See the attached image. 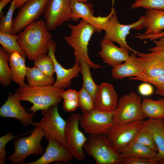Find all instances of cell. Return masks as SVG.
Segmentation results:
<instances>
[{
  "label": "cell",
  "instance_id": "obj_18",
  "mask_svg": "<svg viewBox=\"0 0 164 164\" xmlns=\"http://www.w3.org/2000/svg\"><path fill=\"white\" fill-rule=\"evenodd\" d=\"M99 56L106 63L114 67L122 63L129 57V50L126 48L118 47L109 40L102 39Z\"/></svg>",
  "mask_w": 164,
  "mask_h": 164
},
{
  "label": "cell",
  "instance_id": "obj_34",
  "mask_svg": "<svg viewBox=\"0 0 164 164\" xmlns=\"http://www.w3.org/2000/svg\"><path fill=\"white\" fill-rule=\"evenodd\" d=\"M79 107L83 114L89 112L94 109V98L83 87L78 91Z\"/></svg>",
  "mask_w": 164,
  "mask_h": 164
},
{
  "label": "cell",
  "instance_id": "obj_36",
  "mask_svg": "<svg viewBox=\"0 0 164 164\" xmlns=\"http://www.w3.org/2000/svg\"><path fill=\"white\" fill-rule=\"evenodd\" d=\"M142 7L147 9L164 10V0H135L131 5L132 9Z\"/></svg>",
  "mask_w": 164,
  "mask_h": 164
},
{
  "label": "cell",
  "instance_id": "obj_7",
  "mask_svg": "<svg viewBox=\"0 0 164 164\" xmlns=\"http://www.w3.org/2000/svg\"><path fill=\"white\" fill-rule=\"evenodd\" d=\"M141 97L132 91L119 98L118 106L114 111V125L143 121L145 118L141 108Z\"/></svg>",
  "mask_w": 164,
  "mask_h": 164
},
{
  "label": "cell",
  "instance_id": "obj_22",
  "mask_svg": "<svg viewBox=\"0 0 164 164\" xmlns=\"http://www.w3.org/2000/svg\"><path fill=\"white\" fill-rule=\"evenodd\" d=\"M144 19V27L146 29L143 35L159 33L164 30V10L147 9Z\"/></svg>",
  "mask_w": 164,
  "mask_h": 164
},
{
  "label": "cell",
  "instance_id": "obj_14",
  "mask_svg": "<svg viewBox=\"0 0 164 164\" xmlns=\"http://www.w3.org/2000/svg\"><path fill=\"white\" fill-rule=\"evenodd\" d=\"M56 46V44L53 40L49 41L47 55L53 62L56 76V80L53 85L57 88L64 89L71 85L72 79L78 76L80 72V63L75 61L71 68L66 69L63 67L57 61L55 56Z\"/></svg>",
  "mask_w": 164,
  "mask_h": 164
},
{
  "label": "cell",
  "instance_id": "obj_11",
  "mask_svg": "<svg viewBox=\"0 0 164 164\" xmlns=\"http://www.w3.org/2000/svg\"><path fill=\"white\" fill-rule=\"evenodd\" d=\"M114 111L104 112L94 109L81 115L79 125L88 134H106L114 125Z\"/></svg>",
  "mask_w": 164,
  "mask_h": 164
},
{
  "label": "cell",
  "instance_id": "obj_30",
  "mask_svg": "<svg viewBox=\"0 0 164 164\" xmlns=\"http://www.w3.org/2000/svg\"><path fill=\"white\" fill-rule=\"evenodd\" d=\"M9 54L1 47H0V83L4 87L10 85L12 74L8 64Z\"/></svg>",
  "mask_w": 164,
  "mask_h": 164
},
{
  "label": "cell",
  "instance_id": "obj_26",
  "mask_svg": "<svg viewBox=\"0 0 164 164\" xmlns=\"http://www.w3.org/2000/svg\"><path fill=\"white\" fill-rule=\"evenodd\" d=\"M26 79L28 85L32 87L52 85L55 81L53 77H50L35 66H27Z\"/></svg>",
  "mask_w": 164,
  "mask_h": 164
},
{
  "label": "cell",
  "instance_id": "obj_45",
  "mask_svg": "<svg viewBox=\"0 0 164 164\" xmlns=\"http://www.w3.org/2000/svg\"><path fill=\"white\" fill-rule=\"evenodd\" d=\"M28 0H12L16 7L19 8L23 5Z\"/></svg>",
  "mask_w": 164,
  "mask_h": 164
},
{
  "label": "cell",
  "instance_id": "obj_38",
  "mask_svg": "<svg viewBox=\"0 0 164 164\" xmlns=\"http://www.w3.org/2000/svg\"><path fill=\"white\" fill-rule=\"evenodd\" d=\"M159 163L155 157L146 158L122 157L121 164H156Z\"/></svg>",
  "mask_w": 164,
  "mask_h": 164
},
{
  "label": "cell",
  "instance_id": "obj_47",
  "mask_svg": "<svg viewBox=\"0 0 164 164\" xmlns=\"http://www.w3.org/2000/svg\"><path fill=\"white\" fill-rule=\"evenodd\" d=\"M162 121H163V123H164V118H162Z\"/></svg>",
  "mask_w": 164,
  "mask_h": 164
},
{
  "label": "cell",
  "instance_id": "obj_29",
  "mask_svg": "<svg viewBox=\"0 0 164 164\" xmlns=\"http://www.w3.org/2000/svg\"><path fill=\"white\" fill-rule=\"evenodd\" d=\"M18 35L0 32V43L9 55L12 52H16L26 58L25 52L18 43Z\"/></svg>",
  "mask_w": 164,
  "mask_h": 164
},
{
  "label": "cell",
  "instance_id": "obj_8",
  "mask_svg": "<svg viewBox=\"0 0 164 164\" xmlns=\"http://www.w3.org/2000/svg\"><path fill=\"white\" fill-rule=\"evenodd\" d=\"M145 15L141 16L136 22L129 25H123L120 23L115 10L114 12L106 24L104 30L105 34L103 39L117 43L120 47L127 48L130 51L136 53L127 44L126 37L132 29L140 30L144 28Z\"/></svg>",
  "mask_w": 164,
  "mask_h": 164
},
{
  "label": "cell",
  "instance_id": "obj_40",
  "mask_svg": "<svg viewBox=\"0 0 164 164\" xmlns=\"http://www.w3.org/2000/svg\"><path fill=\"white\" fill-rule=\"evenodd\" d=\"M63 110L66 112H70L74 111L79 107V100H63Z\"/></svg>",
  "mask_w": 164,
  "mask_h": 164
},
{
  "label": "cell",
  "instance_id": "obj_32",
  "mask_svg": "<svg viewBox=\"0 0 164 164\" xmlns=\"http://www.w3.org/2000/svg\"><path fill=\"white\" fill-rule=\"evenodd\" d=\"M131 79L147 82L153 84L156 88L155 94L164 97V74L153 77L143 73L138 76L131 77Z\"/></svg>",
  "mask_w": 164,
  "mask_h": 164
},
{
  "label": "cell",
  "instance_id": "obj_31",
  "mask_svg": "<svg viewBox=\"0 0 164 164\" xmlns=\"http://www.w3.org/2000/svg\"><path fill=\"white\" fill-rule=\"evenodd\" d=\"M133 140L147 146L157 153L158 149L154 142L152 134L143 123Z\"/></svg>",
  "mask_w": 164,
  "mask_h": 164
},
{
  "label": "cell",
  "instance_id": "obj_17",
  "mask_svg": "<svg viewBox=\"0 0 164 164\" xmlns=\"http://www.w3.org/2000/svg\"><path fill=\"white\" fill-rule=\"evenodd\" d=\"M118 97L114 86L108 82H103L99 86L94 99V109L104 112H112L117 108Z\"/></svg>",
  "mask_w": 164,
  "mask_h": 164
},
{
  "label": "cell",
  "instance_id": "obj_27",
  "mask_svg": "<svg viewBox=\"0 0 164 164\" xmlns=\"http://www.w3.org/2000/svg\"><path fill=\"white\" fill-rule=\"evenodd\" d=\"M70 6L72 10L71 19L73 21H77L80 18L84 19L94 15L93 4L70 0Z\"/></svg>",
  "mask_w": 164,
  "mask_h": 164
},
{
  "label": "cell",
  "instance_id": "obj_5",
  "mask_svg": "<svg viewBox=\"0 0 164 164\" xmlns=\"http://www.w3.org/2000/svg\"><path fill=\"white\" fill-rule=\"evenodd\" d=\"M44 136V133L42 129L35 126L29 136L18 138L13 142L14 152L7 157V159L13 164H21L30 155H42L44 149L41 141Z\"/></svg>",
  "mask_w": 164,
  "mask_h": 164
},
{
  "label": "cell",
  "instance_id": "obj_1",
  "mask_svg": "<svg viewBox=\"0 0 164 164\" xmlns=\"http://www.w3.org/2000/svg\"><path fill=\"white\" fill-rule=\"evenodd\" d=\"M44 20L40 19L30 24L18 33V43L26 56L34 61L47 54L48 43L53 36Z\"/></svg>",
  "mask_w": 164,
  "mask_h": 164
},
{
  "label": "cell",
  "instance_id": "obj_39",
  "mask_svg": "<svg viewBox=\"0 0 164 164\" xmlns=\"http://www.w3.org/2000/svg\"><path fill=\"white\" fill-rule=\"evenodd\" d=\"M159 40H153L155 43V46L148 49L151 52L158 56L164 61V37H161Z\"/></svg>",
  "mask_w": 164,
  "mask_h": 164
},
{
  "label": "cell",
  "instance_id": "obj_21",
  "mask_svg": "<svg viewBox=\"0 0 164 164\" xmlns=\"http://www.w3.org/2000/svg\"><path fill=\"white\" fill-rule=\"evenodd\" d=\"M143 124L151 132L158 149L155 158L159 161L164 159V123L162 118L149 119Z\"/></svg>",
  "mask_w": 164,
  "mask_h": 164
},
{
  "label": "cell",
  "instance_id": "obj_15",
  "mask_svg": "<svg viewBox=\"0 0 164 164\" xmlns=\"http://www.w3.org/2000/svg\"><path fill=\"white\" fill-rule=\"evenodd\" d=\"M16 94L9 93L7 100L0 108V116L2 118H11L18 120L25 127L32 124L34 114L28 113L20 104Z\"/></svg>",
  "mask_w": 164,
  "mask_h": 164
},
{
  "label": "cell",
  "instance_id": "obj_10",
  "mask_svg": "<svg viewBox=\"0 0 164 164\" xmlns=\"http://www.w3.org/2000/svg\"><path fill=\"white\" fill-rule=\"evenodd\" d=\"M49 0H28L13 20L12 34L16 35L43 15Z\"/></svg>",
  "mask_w": 164,
  "mask_h": 164
},
{
  "label": "cell",
  "instance_id": "obj_2",
  "mask_svg": "<svg viewBox=\"0 0 164 164\" xmlns=\"http://www.w3.org/2000/svg\"><path fill=\"white\" fill-rule=\"evenodd\" d=\"M64 89L55 87L53 85L32 87L28 85L20 87L15 91L19 99L32 104L29 110L34 114L38 111L46 109L51 106L57 104L63 100L60 94Z\"/></svg>",
  "mask_w": 164,
  "mask_h": 164
},
{
  "label": "cell",
  "instance_id": "obj_44",
  "mask_svg": "<svg viewBox=\"0 0 164 164\" xmlns=\"http://www.w3.org/2000/svg\"><path fill=\"white\" fill-rule=\"evenodd\" d=\"M12 0H1L0 1V18L4 15L2 9L4 7L9 3Z\"/></svg>",
  "mask_w": 164,
  "mask_h": 164
},
{
  "label": "cell",
  "instance_id": "obj_13",
  "mask_svg": "<svg viewBox=\"0 0 164 164\" xmlns=\"http://www.w3.org/2000/svg\"><path fill=\"white\" fill-rule=\"evenodd\" d=\"M70 0H49L43 17L49 31L71 19Z\"/></svg>",
  "mask_w": 164,
  "mask_h": 164
},
{
  "label": "cell",
  "instance_id": "obj_19",
  "mask_svg": "<svg viewBox=\"0 0 164 164\" xmlns=\"http://www.w3.org/2000/svg\"><path fill=\"white\" fill-rule=\"evenodd\" d=\"M143 73L136 53L133 52L123 63L118 65L111 70L112 77L121 79L127 77H136Z\"/></svg>",
  "mask_w": 164,
  "mask_h": 164
},
{
  "label": "cell",
  "instance_id": "obj_35",
  "mask_svg": "<svg viewBox=\"0 0 164 164\" xmlns=\"http://www.w3.org/2000/svg\"><path fill=\"white\" fill-rule=\"evenodd\" d=\"M16 9V7L12 0L6 14L0 18V32L12 34L13 20L12 16Z\"/></svg>",
  "mask_w": 164,
  "mask_h": 164
},
{
  "label": "cell",
  "instance_id": "obj_3",
  "mask_svg": "<svg viewBox=\"0 0 164 164\" xmlns=\"http://www.w3.org/2000/svg\"><path fill=\"white\" fill-rule=\"evenodd\" d=\"M68 26L71 30L70 34L65 36L64 39L73 49L75 61L80 63L84 60L93 69L102 68L93 62L88 54V46L92 35L97 32L96 28L82 19L76 25L69 24Z\"/></svg>",
  "mask_w": 164,
  "mask_h": 164
},
{
  "label": "cell",
  "instance_id": "obj_4",
  "mask_svg": "<svg viewBox=\"0 0 164 164\" xmlns=\"http://www.w3.org/2000/svg\"><path fill=\"white\" fill-rule=\"evenodd\" d=\"M83 148L97 164H121L122 157L111 146L106 134H89Z\"/></svg>",
  "mask_w": 164,
  "mask_h": 164
},
{
  "label": "cell",
  "instance_id": "obj_24",
  "mask_svg": "<svg viewBox=\"0 0 164 164\" xmlns=\"http://www.w3.org/2000/svg\"><path fill=\"white\" fill-rule=\"evenodd\" d=\"M141 108L145 118L149 119L164 118V102L162 99L154 100L144 98L142 100Z\"/></svg>",
  "mask_w": 164,
  "mask_h": 164
},
{
  "label": "cell",
  "instance_id": "obj_9",
  "mask_svg": "<svg viewBox=\"0 0 164 164\" xmlns=\"http://www.w3.org/2000/svg\"><path fill=\"white\" fill-rule=\"evenodd\" d=\"M81 115L74 113L69 116L66 120L64 132L67 149L75 159L80 161L85 158L83 147L88 139L79 128Z\"/></svg>",
  "mask_w": 164,
  "mask_h": 164
},
{
  "label": "cell",
  "instance_id": "obj_48",
  "mask_svg": "<svg viewBox=\"0 0 164 164\" xmlns=\"http://www.w3.org/2000/svg\"><path fill=\"white\" fill-rule=\"evenodd\" d=\"M163 99H164V97H163Z\"/></svg>",
  "mask_w": 164,
  "mask_h": 164
},
{
  "label": "cell",
  "instance_id": "obj_43",
  "mask_svg": "<svg viewBox=\"0 0 164 164\" xmlns=\"http://www.w3.org/2000/svg\"><path fill=\"white\" fill-rule=\"evenodd\" d=\"M162 36H164V32H162L161 33L151 35H144L142 34L140 35L135 37L141 39H149L150 40L152 41L159 39Z\"/></svg>",
  "mask_w": 164,
  "mask_h": 164
},
{
  "label": "cell",
  "instance_id": "obj_37",
  "mask_svg": "<svg viewBox=\"0 0 164 164\" xmlns=\"http://www.w3.org/2000/svg\"><path fill=\"white\" fill-rule=\"evenodd\" d=\"M22 133L17 136H13L14 133L12 132L8 133L6 135L0 137V164H5L6 159V155L7 154L5 146L10 140L18 136L26 134Z\"/></svg>",
  "mask_w": 164,
  "mask_h": 164
},
{
  "label": "cell",
  "instance_id": "obj_28",
  "mask_svg": "<svg viewBox=\"0 0 164 164\" xmlns=\"http://www.w3.org/2000/svg\"><path fill=\"white\" fill-rule=\"evenodd\" d=\"M80 73L82 74L83 83L82 87L91 95L94 99L98 91L99 85L94 81L90 70L91 67L85 61L81 60L80 62Z\"/></svg>",
  "mask_w": 164,
  "mask_h": 164
},
{
  "label": "cell",
  "instance_id": "obj_23",
  "mask_svg": "<svg viewBox=\"0 0 164 164\" xmlns=\"http://www.w3.org/2000/svg\"><path fill=\"white\" fill-rule=\"evenodd\" d=\"M25 57L16 52L9 55L8 61L12 74V80L20 87L27 85L24 82L27 70Z\"/></svg>",
  "mask_w": 164,
  "mask_h": 164
},
{
  "label": "cell",
  "instance_id": "obj_6",
  "mask_svg": "<svg viewBox=\"0 0 164 164\" xmlns=\"http://www.w3.org/2000/svg\"><path fill=\"white\" fill-rule=\"evenodd\" d=\"M58 108L57 104L42 110L43 117L39 122H33L32 125L39 127L42 129L47 140L53 138L67 146L64 134L66 121L60 115Z\"/></svg>",
  "mask_w": 164,
  "mask_h": 164
},
{
  "label": "cell",
  "instance_id": "obj_33",
  "mask_svg": "<svg viewBox=\"0 0 164 164\" xmlns=\"http://www.w3.org/2000/svg\"><path fill=\"white\" fill-rule=\"evenodd\" d=\"M34 62L35 67L48 77H53L55 73L54 64L48 55H43Z\"/></svg>",
  "mask_w": 164,
  "mask_h": 164
},
{
  "label": "cell",
  "instance_id": "obj_25",
  "mask_svg": "<svg viewBox=\"0 0 164 164\" xmlns=\"http://www.w3.org/2000/svg\"><path fill=\"white\" fill-rule=\"evenodd\" d=\"M122 157L150 158L155 157L157 152L147 146L133 140L120 152Z\"/></svg>",
  "mask_w": 164,
  "mask_h": 164
},
{
  "label": "cell",
  "instance_id": "obj_20",
  "mask_svg": "<svg viewBox=\"0 0 164 164\" xmlns=\"http://www.w3.org/2000/svg\"><path fill=\"white\" fill-rule=\"evenodd\" d=\"M136 54L144 73L153 77L164 74V61L158 56L151 52Z\"/></svg>",
  "mask_w": 164,
  "mask_h": 164
},
{
  "label": "cell",
  "instance_id": "obj_16",
  "mask_svg": "<svg viewBox=\"0 0 164 164\" xmlns=\"http://www.w3.org/2000/svg\"><path fill=\"white\" fill-rule=\"evenodd\" d=\"M44 153L38 159L25 164H48L55 162L69 163L74 157L67 146L56 140L50 138Z\"/></svg>",
  "mask_w": 164,
  "mask_h": 164
},
{
  "label": "cell",
  "instance_id": "obj_42",
  "mask_svg": "<svg viewBox=\"0 0 164 164\" xmlns=\"http://www.w3.org/2000/svg\"><path fill=\"white\" fill-rule=\"evenodd\" d=\"M138 90L140 93L144 96L150 95L153 92L152 86L147 83H144L141 84L138 87Z\"/></svg>",
  "mask_w": 164,
  "mask_h": 164
},
{
  "label": "cell",
  "instance_id": "obj_41",
  "mask_svg": "<svg viewBox=\"0 0 164 164\" xmlns=\"http://www.w3.org/2000/svg\"><path fill=\"white\" fill-rule=\"evenodd\" d=\"M60 96L63 100L74 101L78 100V92L73 90L70 89L65 91L60 94Z\"/></svg>",
  "mask_w": 164,
  "mask_h": 164
},
{
  "label": "cell",
  "instance_id": "obj_46",
  "mask_svg": "<svg viewBox=\"0 0 164 164\" xmlns=\"http://www.w3.org/2000/svg\"><path fill=\"white\" fill-rule=\"evenodd\" d=\"M77 1L80 2H83L84 3H86L87 2L88 0H75Z\"/></svg>",
  "mask_w": 164,
  "mask_h": 164
},
{
  "label": "cell",
  "instance_id": "obj_12",
  "mask_svg": "<svg viewBox=\"0 0 164 164\" xmlns=\"http://www.w3.org/2000/svg\"><path fill=\"white\" fill-rule=\"evenodd\" d=\"M143 121H134L119 125H113L106 134L113 148L119 152L132 142L142 125Z\"/></svg>",
  "mask_w": 164,
  "mask_h": 164
}]
</instances>
